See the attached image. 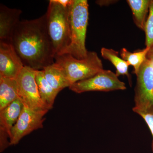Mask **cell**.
<instances>
[{"label":"cell","mask_w":153,"mask_h":153,"mask_svg":"<svg viewBox=\"0 0 153 153\" xmlns=\"http://www.w3.org/2000/svg\"><path fill=\"white\" fill-rule=\"evenodd\" d=\"M11 42L25 66L41 70L55 62L45 14L34 20L20 21Z\"/></svg>","instance_id":"cell-1"},{"label":"cell","mask_w":153,"mask_h":153,"mask_svg":"<svg viewBox=\"0 0 153 153\" xmlns=\"http://www.w3.org/2000/svg\"><path fill=\"white\" fill-rule=\"evenodd\" d=\"M69 6L64 7L56 0H50L45 13L47 31L55 57L63 54L71 43Z\"/></svg>","instance_id":"cell-2"},{"label":"cell","mask_w":153,"mask_h":153,"mask_svg":"<svg viewBox=\"0 0 153 153\" xmlns=\"http://www.w3.org/2000/svg\"><path fill=\"white\" fill-rule=\"evenodd\" d=\"M88 15L87 0H72L69 6L71 42L69 47L61 55L70 54L79 60L87 57L88 51L85 44Z\"/></svg>","instance_id":"cell-3"},{"label":"cell","mask_w":153,"mask_h":153,"mask_svg":"<svg viewBox=\"0 0 153 153\" xmlns=\"http://www.w3.org/2000/svg\"><path fill=\"white\" fill-rule=\"evenodd\" d=\"M54 63L66 76L70 86L90 78L104 69L102 61L94 51H88L87 57L81 60L70 54L57 55Z\"/></svg>","instance_id":"cell-4"},{"label":"cell","mask_w":153,"mask_h":153,"mask_svg":"<svg viewBox=\"0 0 153 153\" xmlns=\"http://www.w3.org/2000/svg\"><path fill=\"white\" fill-rule=\"evenodd\" d=\"M37 70L24 66L16 78L18 97L23 105L35 111L50 110L42 100L38 91L36 75Z\"/></svg>","instance_id":"cell-5"},{"label":"cell","mask_w":153,"mask_h":153,"mask_svg":"<svg viewBox=\"0 0 153 153\" xmlns=\"http://www.w3.org/2000/svg\"><path fill=\"white\" fill-rule=\"evenodd\" d=\"M68 88L77 94L92 91L108 92L127 88L125 83L120 80L116 73L105 69L90 78L75 82Z\"/></svg>","instance_id":"cell-6"},{"label":"cell","mask_w":153,"mask_h":153,"mask_svg":"<svg viewBox=\"0 0 153 153\" xmlns=\"http://www.w3.org/2000/svg\"><path fill=\"white\" fill-rule=\"evenodd\" d=\"M48 111H35L24 105L17 122L11 130L10 145L18 144L25 136L38 129L43 128L45 120L44 116Z\"/></svg>","instance_id":"cell-7"},{"label":"cell","mask_w":153,"mask_h":153,"mask_svg":"<svg viewBox=\"0 0 153 153\" xmlns=\"http://www.w3.org/2000/svg\"><path fill=\"white\" fill-rule=\"evenodd\" d=\"M134 102L137 108L153 105V65L148 59L145 60L136 75Z\"/></svg>","instance_id":"cell-8"},{"label":"cell","mask_w":153,"mask_h":153,"mask_svg":"<svg viewBox=\"0 0 153 153\" xmlns=\"http://www.w3.org/2000/svg\"><path fill=\"white\" fill-rule=\"evenodd\" d=\"M24 66L12 43L0 41V77L16 79Z\"/></svg>","instance_id":"cell-9"},{"label":"cell","mask_w":153,"mask_h":153,"mask_svg":"<svg viewBox=\"0 0 153 153\" xmlns=\"http://www.w3.org/2000/svg\"><path fill=\"white\" fill-rule=\"evenodd\" d=\"M22 12L1 4L0 5V41H10L14 30L20 22Z\"/></svg>","instance_id":"cell-10"},{"label":"cell","mask_w":153,"mask_h":153,"mask_svg":"<svg viewBox=\"0 0 153 153\" xmlns=\"http://www.w3.org/2000/svg\"><path fill=\"white\" fill-rule=\"evenodd\" d=\"M19 98L0 111V134L7 135L10 138L11 130L17 122L23 108Z\"/></svg>","instance_id":"cell-11"},{"label":"cell","mask_w":153,"mask_h":153,"mask_svg":"<svg viewBox=\"0 0 153 153\" xmlns=\"http://www.w3.org/2000/svg\"><path fill=\"white\" fill-rule=\"evenodd\" d=\"M126 2L131 10L136 26L144 31L150 0H127Z\"/></svg>","instance_id":"cell-12"},{"label":"cell","mask_w":153,"mask_h":153,"mask_svg":"<svg viewBox=\"0 0 153 153\" xmlns=\"http://www.w3.org/2000/svg\"><path fill=\"white\" fill-rule=\"evenodd\" d=\"M100 52L102 57L105 60L109 61L115 67L117 75L118 76L120 75L126 76L128 79L129 84L130 86H132L131 77L128 72L129 65L127 61L120 57L119 52L113 49L102 47Z\"/></svg>","instance_id":"cell-13"},{"label":"cell","mask_w":153,"mask_h":153,"mask_svg":"<svg viewBox=\"0 0 153 153\" xmlns=\"http://www.w3.org/2000/svg\"><path fill=\"white\" fill-rule=\"evenodd\" d=\"M43 70L47 81L57 94L65 88L70 86L66 76L55 63Z\"/></svg>","instance_id":"cell-14"},{"label":"cell","mask_w":153,"mask_h":153,"mask_svg":"<svg viewBox=\"0 0 153 153\" xmlns=\"http://www.w3.org/2000/svg\"><path fill=\"white\" fill-rule=\"evenodd\" d=\"M18 98L16 79L0 77V111Z\"/></svg>","instance_id":"cell-15"},{"label":"cell","mask_w":153,"mask_h":153,"mask_svg":"<svg viewBox=\"0 0 153 153\" xmlns=\"http://www.w3.org/2000/svg\"><path fill=\"white\" fill-rule=\"evenodd\" d=\"M36 80L41 99L50 109H52L58 94L47 81L45 78L44 70L36 71Z\"/></svg>","instance_id":"cell-16"},{"label":"cell","mask_w":153,"mask_h":153,"mask_svg":"<svg viewBox=\"0 0 153 153\" xmlns=\"http://www.w3.org/2000/svg\"><path fill=\"white\" fill-rule=\"evenodd\" d=\"M149 49V47H146L144 49H138L132 52L123 48L121 49L120 55L123 59L128 62L129 66H133V73L136 75L141 66L146 59Z\"/></svg>","instance_id":"cell-17"},{"label":"cell","mask_w":153,"mask_h":153,"mask_svg":"<svg viewBox=\"0 0 153 153\" xmlns=\"http://www.w3.org/2000/svg\"><path fill=\"white\" fill-rule=\"evenodd\" d=\"M145 45L150 48L153 45V0H150L149 14L144 30Z\"/></svg>","instance_id":"cell-18"},{"label":"cell","mask_w":153,"mask_h":153,"mask_svg":"<svg viewBox=\"0 0 153 153\" xmlns=\"http://www.w3.org/2000/svg\"><path fill=\"white\" fill-rule=\"evenodd\" d=\"M132 110L143 119L150 130L153 138L152 148L153 153V105L143 108H133Z\"/></svg>","instance_id":"cell-19"},{"label":"cell","mask_w":153,"mask_h":153,"mask_svg":"<svg viewBox=\"0 0 153 153\" xmlns=\"http://www.w3.org/2000/svg\"><path fill=\"white\" fill-rule=\"evenodd\" d=\"M117 1L115 0H98L96 1L95 3L100 7L102 6H108L116 2H117Z\"/></svg>","instance_id":"cell-20"},{"label":"cell","mask_w":153,"mask_h":153,"mask_svg":"<svg viewBox=\"0 0 153 153\" xmlns=\"http://www.w3.org/2000/svg\"><path fill=\"white\" fill-rule=\"evenodd\" d=\"M56 1L62 5L67 7L71 4L72 0H56Z\"/></svg>","instance_id":"cell-21"},{"label":"cell","mask_w":153,"mask_h":153,"mask_svg":"<svg viewBox=\"0 0 153 153\" xmlns=\"http://www.w3.org/2000/svg\"><path fill=\"white\" fill-rule=\"evenodd\" d=\"M147 59L150 60L153 65V45L150 48L146 56Z\"/></svg>","instance_id":"cell-22"}]
</instances>
